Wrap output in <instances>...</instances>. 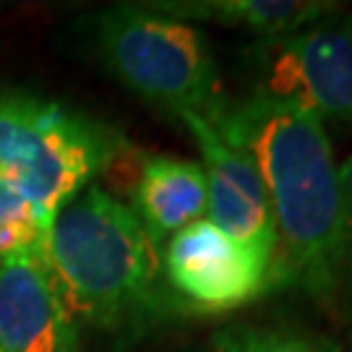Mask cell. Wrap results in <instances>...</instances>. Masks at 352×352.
<instances>
[{
	"instance_id": "obj_1",
	"label": "cell",
	"mask_w": 352,
	"mask_h": 352,
	"mask_svg": "<svg viewBox=\"0 0 352 352\" xmlns=\"http://www.w3.org/2000/svg\"><path fill=\"white\" fill-rule=\"evenodd\" d=\"M212 126L256 164L277 227L274 285L318 300L342 287L344 222L340 173L324 120L300 104L264 94L222 104Z\"/></svg>"
},
{
	"instance_id": "obj_2",
	"label": "cell",
	"mask_w": 352,
	"mask_h": 352,
	"mask_svg": "<svg viewBox=\"0 0 352 352\" xmlns=\"http://www.w3.org/2000/svg\"><path fill=\"white\" fill-rule=\"evenodd\" d=\"M157 248L131 206L91 183L55 212L45 261L71 314L118 329L157 305Z\"/></svg>"
},
{
	"instance_id": "obj_3",
	"label": "cell",
	"mask_w": 352,
	"mask_h": 352,
	"mask_svg": "<svg viewBox=\"0 0 352 352\" xmlns=\"http://www.w3.org/2000/svg\"><path fill=\"white\" fill-rule=\"evenodd\" d=\"M126 146L115 131L63 104L0 91V180L52 225L55 212L107 173Z\"/></svg>"
},
{
	"instance_id": "obj_4",
	"label": "cell",
	"mask_w": 352,
	"mask_h": 352,
	"mask_svg": "<svg viewBox=\"0 0 352 352\" xmlns=\"http://www.w3.org/2000/svg\"><path fill=\"white\" fill-rule=\"evenodd\" d=\"M102 60L141 100L177 115L212 118L225 97L199 26L149 6H113L97 19Z\"/></svg>"
},
{
	"instance_id": "obj_5",
	"label": "cell",
	"mask_w": 352,
	"mask_h": 352,
	"mask_svg": "<svg viewBox=\"0 0 352 352\" xmlns=\"http://www.w3.org/2000/svg\"><path fill=\"white\" fill-rule=\"evenodd\" d=\"M258 89L272 100L300 104L321 120L352 126V13H334L253 47Z\"/></svg>"
},
{
	"instance_id": "obj_6",
	"label": "cell",
	"mask_w": 352,
	"mask_h": 352,
	"mask_svg": "<svg viewBox=\"0 0 352 352\" xmlns=\"http://www.w3.org/2000/svg\"><path fill=\"white\" fill-rule=\"evenodd\" d=\"M162 272L193 311L225 314L274 287V266L209 219L177 230L162 253Z\"/></svg>"
},
{
	"instance_id": "obj_7",
	"label": "cell",
	"mask_w": 352,
	"mask_h": 352,
	"mask_svg": "<svg viewBox=\"0 0 352 352\" xmlns=\"http://www.w3.org/2000/svg\"><path fill=\"white\" fill-rule=\"evenodd\" d=\"M180 120L188 126L201 149L209 222L227 232L230 238L258 251L274 266L277 261L274 214L251 157L238 146H232L212 126V120L201 115H183Z\"/></svg>"
},
{
	"instance_id": "obj_8",
	"label": "cell",
	"mask_w": 352,
	"mask_h": 352,
	"mask_svg": "<svg viewBox=\"0 0 352 352\" xmlns=\"http://www.w3.org/2000/svg\"><path fill=\"white\" fill-rule=\"evenodd\" d=\"M0 352H78L74 314L45 258L0 264Z\"/></svg>"
},
{
	"instance_id": "obj_9",
	"label": "cell",
	"mask_w": 352,
	"mask_h": 352,
	"mask_svg": "<svg viewBox=\"0 0 352 352\" xmlns=\"http://www.w3.org/2000/svg\"><path fill=\"white\" fill-rule=\"evenodd\" d=\"M131 212L157 245L173 238L206 214L204 167L167 154H146L131 190Z\"/></svg>"
},
{
	"instance_id": "obj_10",
	"label": "cell",
	"mask_w": 352,
	"mask_h": 352,
	"mask_svg": "<svg viewBox=\"0 0 352 352\" xmlns=\"http://www.w3.org/2000/svg\"><path fill=\"white\" fill-rule=\"evenodd\" d=\"M151 11L173 19H201L225 26H243L264 39L285 37L305 26L318 24L342 11L334 0H190V3H154Z\"/></svg>"
},
{
	"instance_id": "obj_11",
	"label": "cell",
	"mask_w": 352,
	"mask_h": 352,
	"mask_svg": "<svg viewBox=\"0 0 352 352\" xmlns=\"http://www.w3.org/2000/svg\"><path fill=\"white\" fill-rule=\"evenodd\" d=\"M50 222L11 183L0 180V264L13 258H45Z\"/></svg>"
},
{
	"instance_id": "obj_12",
	"label": "cell",
	"mask_w": 352,
	"mask_h": 352,
	"mask_svg": "<svg viewBox=\"0 0 352 352\" xmlns=\"http://www.w3.org/2000/svg\"><path fill=\"white\" fill-rule=\"evenodd\" d=\"M214 352H340L327 337L295 327H251L235 324L214 334Z\"/></svg>"
},
{
	"instance_id": "obj_13",
	"label": "cell",
	"mask_w": 352,
	"mask_h": 352,
	"mask_svg": "<svg viewBox=\"0 0 352 352\" xmlns=\"http://www.w3.org/2000/svg\"><path fill=\"white\" fill-rule=\"evenodd\" d=\"M340 173L342 190V222H344V261H342V285L350 289L352 298V157L344 160Z\"/></svg>"
}]
</instances>
